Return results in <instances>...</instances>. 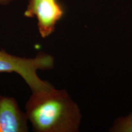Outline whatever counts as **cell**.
Returning <instances> with one entry per match:
<instances>
[{"label":"cell","mask_w":132,"mask_h":132,"mask_svg":"<svg viewBox=\"0 0 132 132\" xmlns=\"http://www.w3.org/2000/svg\"><path fill=\"white\" fill-rule=\"evenodd\" d=\"M14 0H0V5H7L9 4Z\"/></svg>","instance_id":"52a82bcc"},{"label":"cell","mask_w":132,"mask_h":132,"mask_svg":"<svg viewBox=\"0 0 132 132\" xmlns=\"http://www.w3.org/2000/svg\"><path fill=\"white\" fill-rule=\"evenodd\" d=\"M113 131H132V114L119 119L113 127Z\"/></svg>","instance_id":"5b68a950"},{"label":"cell","mask_w":132,"mask_h":132,"mask_svg":"<svg viewBox=\"0 0 132 132\" xmlns=\"http://www.w3.org/2000/svg\"><path fill=\"white\" fill-rule=\"evenodd\" d=\"M54 64V57L42 52L38 53L34 57L26 58L0 50V73L14 72L19 74L32 92L46 91L54 88L48 81L39 78L37 73L38 70H51Z\"/></svg>","instance_id":"7a4b0ae2"},{"label":"cell","mask_w":132,"mask_h":132,"mask_svg":"<svg viewBox=\"0 0 132 132\" xmlns=\"http://www.w3.org/2000/svg\"><path fill=\"white\" fill-rule=\"evenodd\" d=\"M64 13L57 0H40L36 7L34 16L37 20V28L41 37H49L54 31L56 24Z\"/></svg>","instance_id":"277c9868"},{"label":"cell","mask_w":132,"mask_h":132,"mask_svg":"<svg viewBox=\"0 0 132 132\" xmlns=\"http://www.w3.org/2000/svg\"><path fill=\"white\" fill-rule=\"evenodd\" d=\"M28 120L16 99L0 95V132H26Z\"/></svg>","instance_id":"3957f363"},{"label":"cell","mask_w":132,"mask_h":132,"mask_svg":"<svg viewBox=\"0 0 132 132\" xmlns=\"http://www.w3.org/2000/svg\"><path fill=\"white\" fill-rule=\"evenodd\" d=\"M25 113L36 132L77 131L81 119L80 108L68 92L54 87L32 92L26 103Z\"/></svg>","instance_id":"6da1fadb"},{"label":"cell","mask_w":132,"mask_h":132,"mask_svg":"<svg viewBox=\"0 0 132 132\" xmlns=\"http://www.w3.org/2000/svg\"><path fill=\"white\" fill-rule=\"evenodd\" d=\"M40 0H29L28 4L24 12V16L27 18H32L34 16L36 7Z\"/></svg>","instance_id":"8992f818"}]
</instances>
